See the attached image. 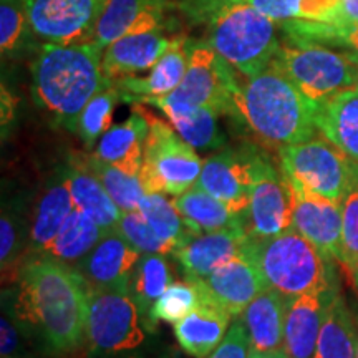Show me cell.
<instances>
[{
    "instance_id": "41",
    "label": "cell",
    "mask_w": 358,
    "mask_h": 358,
    "mask_svg": "<svg viewBox=\"0 0 358 358\" xmlns=\"http://www.w3.org/2000/svg\"><path fill=\"white\" fill-rule=\"evenodd\" d=\"M116 232L127 239L134 249L140 250L141 254H159V256H166V254H173L176 250V245L169 241L161 239L156 232L151 229L150 224L146 219L141 216L140 211L133 213H123L122 219H120L118 226H116Z\"/></svg>"
},
{
    "instance_id": "15",
    "label": "cell",
    "mask_w": 358,
    "mask_h": 358,
    "mask_svg": "<svg viewBox=\"0 0 358 358\" xmlns=\"http://www.w3.org/2000/svg\"><path fill=\"white\" fill-rule=\"evenodd\" d=\"M194 284L201 299L221 307L232 319L239 317L259 294L268 289L259 267L245 252Z\"/></svg>"
},
{
    "instance_id": "22",
    "label": "cell",
    "mask_w": 358,
    "mask_h": 358,
    "mask_svg": "<svg viewBox=\"0 0 358 358\" xmlns=\"http://www.w3.org/2000/svg\"><path fill=\"white\" fill-rule=\"evenodd\" d=\"M65 166L75 209L92 217L105 232L116 231L123 211L110 198L105 186L88 166L87 155H70Z\"/></svg>"
},
{
    "instance_id": "37",
    "label": "cell",
    "mask_w": 358,
    "mask_h": 358,
    "mask_svg": "<svg viewBox=\"0 0 358 358\" xmlns=\"http://www.w3.org/2000/svg\"><path fill=\"white\" fill-rule=\"evenodd\" d=\"M122 101V93L116 88L115 82L103 88L101 92H98L88 101L77 127V134L83 141V145L87 146V150L96 146L103 134L111 128L113 113Z\"/></svg>"
},
{
    "instance_id": "7",
    "label": "cell",
    "mask_w": 358,
    "mask_h": 358,
    "mask_svg": "<svg viewBox=\"0 0 358 358\" xmlns=\"http://www.w3.org/2000/svg\"><path fill=\"white\" fill-rule=\"evenodd\" d=\"M145 115L150 131L143 155L141 182L146 194L163 192L176 198L196 186L204 163L171 124L148 111Z\"/></svg>"
},
{
    "instance_id": "12",
    "label": "cell",
    "mask_w": 358,
    "mask_h": 358,
    "mask_svg": "<svg viewBox=\"0 0 358 358\" xmlns=\"http://www.w3.org/2000/svg\"><path fill=\"white\" fill-rule=\"evenodd\" d=\"M108 0H25L27 17L40 43L82 45L93 42Z\"/></svg>"
},
{
    "instance_id": "50",
    "label": "cell",
    "mask_w": 358,
    "mask_h": 358,
    "mask_svg": "<svg viewBox=\"0 0 358 358\" xmlns=\"http://www.w3.org/2000/svg\"><path fill=\"white\" fill-rule=\"evenodd\" d=\"M357 358H358V347H357Z\"/></svg>"
},
{
    "instance_id": "18",
    "label": "cell",
    "mask_w": 358,
    "mask_h": 358,
    "mask_svg": "<svg viewBox=\"0 0 358 358\" xmlns=\"http://www.w3.org/2000/svg\"><path fill=\"white\" fill-rule=\"evenodd\" d=\"M168 0H108L93 43L105 50L124 35L163 32Z\"/></svg>"
},
{
    "instance_id": "27",
    "label": "cell",
    "mask_w": 358,
    "mask_h": 358,
    "mask_svg": "<svg viewBox=\"0 0 358 358\" xmlns=\"http://www.w3.org/2000/svg\"><path fill=\"white\" fill-rule=\"evenodd\" d=\"M231 319L221 307L201 299L194 310L174 324V337L187 355L208 358L226 337Z\"/></svg>"
},
{
    "instance_id": "33",
    "label": "cell",
    "mask_w": 358,
    "mask_h": 358,
    "mask_svg": "<svg viewBox=\"0 0 358 358\" xmlns=\"http://www.w3.org/2000/svg\"><path fill=\"white\" fill-rule=\"evenodd\" d=\"M138 211L161 239L173 243L176 249L191 241L192 237L201 236L187 224L186 219L174 208L173 201H169L163 192L146 194Z\"/></svg>"
},
{
    "instance_id": "29",
    "label": "cell",
    "mask_w": 358,
    "mask_h": 358,
    "mask_svg": "<svg viewBox=\"0 0 358 358\" xmlns=\"http://www.w3.org/2000/svg\"><path fill=\"white\" fill-rule=\"evenodd\" d=\"M174 208L198 234L227 229H244V217L232 213L222 201L198 186H192L173 199ZM245 231V229H244Z\"/></svg>"
},
{
    "instance_id": "10",
    "label": "cell",
    "mask_w": 358,
    "mask_h": 358,
    "mask_svg": "<svg viewBox=\"0 0 358 358\" xmlns=\"http://www.w3.org/2000/svg\"><path fill=\"white\" fill-rule=\"evenodd\" d=\"M237 71L227 65L206 40L189 42L187 69L179 87L164 98L169 101L204 106L219 115H237L234 90Z\"/></svg>"
},
{
    "instance_id": "48",
    "label": "cell",
    "mask_w": 358,
    "mask_h": 358,
    "mask_svg": "<svg viewBox=\"0 0 358 358\" xmlns=\"http://www.w3.org/2000/svg\"><path fill=\"white\" fill-rule=\"evenodd\" d=\"M353 279H355L357 285H358V266H357V268H355V272H353Z\"/></svg>"
},
{
    "instance_id": "23",
    "label": "cell",
    "mask_w": 358,
    "mask_h": 358,
    "mask_svg": "<svg viewBox=\"0 0 358 358\" xmlns=\"http://www.w3.org/2000/svg\"><path fill=\"white\" fill-rule=\"evenodd\" d=\"M148 131L150 124L145 110L134 103L129 118L120 124H113L103 134L96 143L93 155L105 163L123 168L124 171L140 174Z\"/></svg>"
},
{
    "instance_id": "6",
    "label": "cell",
    "mask_w": 358,
    "mask_h": 358,
    "mask_svg": "<svg viewBox=\"0 0 358 358\" xmlns=\"http://www.w3.org/2000/svg\"><path fill=\"white\" fill-rule=\"evenodd\" d=\"M271 65L315 106L343 90L357 87L355 53L335 52L325 45L280 43Z\"/></svg>"
},
{
    "instance_id": "1",
    "label": "cell",
    "mask_w": 358,
    "mask_h": 358,
    "mask_svg": "<svg viewBox=\"0 0 358 358\" xmlns=\"http://www.w3.org/2000/svg\"><path fill=\"white\" fill-rule=\"evenodd\" d=\"M88 287L71 266L43 256H30L19 277L13 312L17 320L38 332L55 355L83 345Z\"/></svg>"
},
{
    "instance_id": "9",
    "label": "cell",
    "mask_w": 358,
    "mask_h": 358,
    "mask_svg": "<svg viewBox=\"0 0 358 358\" xmlns=\"http://www.w3.org/2000/svg\"><path fill=\"white\" fill-rule=\"evenodd\" d=\"M279 166L285 176L340 203L350 181L353 159L325 138L279 148Z\"/></svg>"
},
{
    "instance_id": "14",
    "label": "cell",
    "mask_w": 358,
    "mask_h": 358,
    "mask_svg": "<svg viewBox=\"0 0 358 358\" xmlns=\"http://www.w3.org/2000/svg\"><path fill=\"white\" fill-rule=\"evenodd\" d=\"M289 179V178H287ZM294 194L292 227L319 249L327 261L340 262L342 256V208L340 203L317 194L289 179Z\"/></svg>"
},
{
    "instance_id": "8",
    "label": "cell",
    "mask_w": 358,
    "mask_h": 358,
    "mask_svg": "<svg viewBox=\"0 0 358 358\" xmlns=\"http://www.w3.org/2000/svg\"><path fill=\"white\" fill-rule=\"evenodd\" d=\"M141 315L131 295L116 289H88L85 338L98 353L128 352L145 342Z\"/></svg>"
},
{
    "instance_id": "49",
    "label": "cell",
    "mask_w": 358,
    "mask_h": 358,
    "mask_svg": "<svg viewBox=\"0 0 358 358\" xmlns=\"http://www.w3.org/2000/svg\"><path fill=\"white\" fill-rule=\"evenodd\" d=\"M357 69H358V55H357ZM357 88H358V71H357Z\"/></svg>"
},
{
    "instance_id": "30",
    "label": "cell",
    "mask_w": 358,
    "mask_h": 358,
    "mask_svg": "<svg viewBox=\"0 0 358 358\" xmlns=\"http://www.w3.org/2000/svg\"><path fill=\"white\" fill-rule=\"evenodd\" d=\"M358 334L345 299L335 292L327 306L313 358H357Z\"/></svg>"
},
{
    "instance_id": "17",
    "label": "cell",
    "mask_w": 358,
    "mask_h": 358,
    "mask_svg": "<svg viewBox=\"0 0 358 358\" xmlns=\"http://www.w3.org/2000/svg\"><path fill=\"white\" fill-rule=\"evenodd\" d=\"M249 241L250 237L244 229L208 232L179 245L173 256L181 267L185 280L196 282L226 266L232 259L243 256Z\"/></svg>"
},
{
    "instance_id": "42",
    "label": "cell",
    "mask_w": 358,
    "mask_h": 358,
    "mask_svg": "<svg viewBox=\"0 0 358 358\" xmlns=\"http://www.w3.org/2000/svg\"><path fill=\"white\" fill-rule=\"evenodd\" d=\"M250 342L244 322L236 319L227 330L226 337L208 358H249Z\"/></svg>"
},
{
    "instance_id": "21",
    "label": "cell",
    "mask_w": 358,
    "mask_h": 358,
    "mask_svg": "<svg viewBox=\"0 0 358 358\" xmlns=\"http://www.w3.org/2000/svg\"><path fill=\"white\" fill-rule=\"evenodd\" d=\"M189 42L186 37L173 38L169 50L159 58V62L145 78L124 77L115 80L116 88L122 93V100L127 103H141L146 98L166 96L179 87L185 78L189 55Z\"/></svg>"
},
{
    "instance_id": "13",
    "label": "cell",
    "mask_w": 358,
    "mask_h": 358,
    "mask_svg": "<svg viewBox=\"0 0 358 358\" xmlns=\"http://www.w3.org/2000/svg\"><path fill=\"white\" fill-rule=\"evenodd\" d=\"M257 150L259 146L252 143L217 150L204 161L196 186L222 201L232 213L244 217L252 192Z\"/></svg>"
},
{
    "instance_id": "3",
    "label": "cell",
    "mask_w": 358,
    "mask_h": 358,
    "mask_svg": "<svg viewBox=\"0 0 358 358\" xmlns=\"http://www.w3.org/2000/svg\"><path fill=\"white\" fill-rule=\"evenodd\" d=\"M234 105L237 116L256 136L277 150L308 141L319 131L315 127L317 106L272 65L254 77L239 75Z\"/></svg>"
},
{
    "instance_id": "34",
    "label": "cell",
    "mask_w": 358,
    "mask_h": 358,
    "mask_svg": "<svg viewBox=\"0 0 358 358\" xmlns=\"http://www.w3.org/2000/svg\"><path fill=\"white\" fill-rule=\"evenodd\" d=\"M279 27L284 30L290 42L319 43L325 47H343L348 52L358 55V24L350 22H306L289 20L282 22Z\"/></svg>"
},
{
    "instance_id": "38",
    "label": "cell",
    "mask_w": 358,
    "mask_h": 358,
    "mask_svg": "<svg viewBox=\"0 0 358 358\" xmlns=\"http://www.w3.org/2000/svg\"><path fill=\"white\" fill-rule=\"evenodd\" d=\"M199 303L201 295L194 282H174L151 307L146 330L153 332L158 322L176 324V322L185 319L187 313L194 310Z\"/></svg>"
},
{
    "instance_id": "2",
    "label": "cell",
    "mask_w": 358,
    "mask_h": 358,
    "mask_svg": "<svg viewBox=\"0 0 358 358\" xmlns=\"http://www.w3.org/2000/svg\"><path fill=\"white\" fill-rule=\"evenodd\" d=\"M103 50L93 42L82 45L40 43L30 66L32 96L38 108L77 133L88 101L113 83L101 69Z\"/></svg>"
},
{
    "instance_id": "28",
    "label": "cell",
    "mask_w": 358,
    "mask_h": 358,
    "mask_svg": "<svg viewBox=\"0 0 358 358\" xmlns=\"http://www.w3.org/2000/svg\"><path fill=\"white\" fill-rule=\"evenodd\" d=\"M315 127L325 140L358 163V88H348L315 108Z\"/></svg>"
},
{
    "instance_id": "39",
    "label": "cell",
    "mask_w": 358,
    "mask_h": 358,
    "mask_svg": "<svg viewBox=\"0 0 358 358\" xmlns=\"http://www.w3.org/2000/svg\"><path fill=\"white\" fill-rule=\"evenodd\" d=\"M342 208V256L340 266L353 277L358 266V163L353 161L350 181L340 201Z\"/></svg>"
},
{
    "instance_id": "4",
    "label": "cell",
    "mask_w": 358,
    "mask_h": 358,
    "mask_svg": "<svg viewBox=\"0 0 358 358\" xmlns=\"http://www.w3.org/2000/svg\"><path fill=\"white\" fill-rule=\"evenodd\" d=\"M206 24V42L243 77H254L271 66L280 47L279 24L248 0H224Z\"/></svg>"
},
{
    "instance_id": "19",
    "label": "cell",
    "mask_w": 358,
    "mask_h": 358,
    "mask_svg": "<svg viewBox=\"0 0 358 358\" xmlns=\"http://www.w3.org/2000/svg\"><path fill=\"white\" fill-rule=\"evenodd\" d=\"M75 211L66 176V166H60L47 179L34 204L29 226V257L40 256L55 239L66 217Z\"/></svg>"
},
{
    "instance_id": "44",
    "label": "cell",
    "mask_w": 358,
    "mask_h": 358,
    "mask_svg": "<svg viewBox=\"0 0 358 358\" xmlns=\"http://www.w3.org/2000/svg\"><path fill=\"white\" fill-rule=\"evenodd\" d=\"M20 329L13 324L12 317L3 313L0 320V353L2 358H19L20 352Z\"/></svg>"
},
{
    "instance_id": "32",
    "label": "cell",
    "mask_w": 358,
    "mask_h": 358,
    "mask_svg": "<svg viewBox=\"0 0 358 358\" xmlns=\"http://www.w3.org/2000/svg\"><path fill=\"white\" fill-rule=\"evenodd\" d=\"M171 280L169 264L159 254H146L134 267L131 280H129V295L136 303L145 329H148L151 307L171 285Z\"/></svg>"
},
{
    "instance_id": "26",
    "label": "cell",
    "mask_w": 358,
    "mask_h": 358,
    "mask_svg": "<svg viewBox=\"0 0 358 358\" xmlns=\"http://www.w3.org/2000/svg\"><path fill=\"white\" fill-rule=\"evenodd\" d=\"M289 301L279 290L268 287L245 307L241 320L249 334L250 352H274L282 348Z\"/></svg>"
},
{
    "instance_id": "20",
    "label": "cell",
    "mask_w": 358,
    "mask_h": 358,
    "mask_svg": "<svg viewBox=\"0 0 358 358\" xmlns=\"http://www.w3.org/2000/svg\"><path fill=\"white\" fill-rule=\"evenodd\" d=\"M171 43L173 38H168L163 32L124 35L103 50V73L111 82L136 77L140 71L153 69Z\"/></svg>"
},
{
    "instance_id": "16",
    "label": "cell",
    "mask_w": 358,
    "mask_h": 358,
    "mask_svg": "<svg viewBox=\"0 0 358 358\" xmlns=\"http://www.w3.org/2000/svg\"><path fill=\"white\" fill-rule=\"evenodd\" d=\"M140 254V250L113 231L105 234L73 268L90 290L116 289L129 292V280L141 259Z\"/></svg>"
},
{
    "instance_id": "40",
    "label": "cell",
    "mask_w": 358,
    "mask_h": 358,
    "mask_svg": "<svg viewBox=\"0 0 358 358\" xmlns=\"http://www.w3.org/2000/svg\"><path fill=\"white\" fill-rule=\"evenodd\" d=\"M24 245V221L10 208H3L0 217V261H2L3 282L19 280L24 262L22 257Z\"/></svg>"
},
{
    "instance_id": "11",
    "label": "cell",
    "mask_w": 358,
    "mask_h": 358,
    "mask_svg": "<svg viewBox=\"0 0 358 358\" xmlns=\"http://www.w3.org/2000/svg\"><path fill=\"white\" fill-rule=\"evenodd\" d=\"M294 194L280 166L259 146L254 159L250 203L244 213V229L250 239H267L292 229Z\"/></svg>"
},
{
    "instance_id": "46",
    "label": "cell",
    "mask_w": 358,
    "mask_h": 358,
    "mask_svg": "<svg viewBox=\"0 0 358 358\" xmlns=\"http://www.w3.org/2000/svg\"><path fill=\"white\" fill-rule=\"evenodd\" d=\"M343 22L358 24V0H343Z\"/></svg>"
},
{
    "instance_id": "35",
    "label": "cell",
    "mask_w": 358,
    "mask_h": 358,
    "mask_svg": "<svg viewBox=\"0 0 358 358\" xmlns=\"http://www.w3.org/2000/svg\"><path fill=\"white\" fill-rule=\"evenodd\" d=\"M87 161L92 171L105 186L110 198L123 213H133L140 209L141 201L146 196L140 174L128 173L123 168L105 163V161L98 159L95 155L87 156Z\"/></svg>"
},
{
    "instance_id": "43",
    "label": "cell",
    "mask_w": 358,
    "mask_h": 358,
    "mask_svg": "<svg viewBox=\"0 0 358 358\" xmlns=\"http://www.w3.org/2000/svg\"><path fill=\"white\" fill-rule=\"evenodd\" d=\"M248 2L268 19L282 24V22L299 19L302 0H248Z\"/></svg>"
},
{
    "instance_id": "24",
    "label": "cell",
    "mask_w": 358,
    "mask_h": 358,
    "mask_svg": "<svg viewBox=\"0 0 358 358\" xmlns=\"http://www.w3.org/2000/svg\"><path fill=\"white\" fill-rule=\"evenodd\" d=\"M335 292L303 294L290 299L285 315V352L290 358H313L322 322Z\"/></svg>"
},
{
    "instance_id": "5",
    "label": "cell",
    "mask_w": 358,
    "mask_h": 358,
    "mask_svg": "<svg viewBox=\"0 0 358 358\" xmlns=\"http://www.w3.org/2000/svg\"><path fill=\"white\" fill-rule=\"evenodd\" d=\"M245 254L268 287L287 299L332 292V264L294 227L267 239H250Z\"/></svg>"
},
{
    "instance_id": "36",
    "label": "cell",
    "mask_w": 358,
    "mask_h": 358,
    "mask_svg": "<svg viewBox=\"0 0 358 358\" xmlns=\"http://www.w3.org/2000/svg\"><path fill=\"white\" fill-rule=\"evenodd\" d=\"M35 40L27 17L25 0H0V50L2 58H20Z\"/></svg>"
},
{
    "instance_id": "45",
    "label": "cell",
    "mask_w": 358,
    "mask_h": 358,
    "mask_svg": "<svg viewBox=\"0 0 358 358\" xmlns=\"http://www.w3.org/2000/svg\"><path fill=\"white\" fill-rule=\"evenodd\" d=\"M222 2L224 0H182L179 7L191 20L206 24V20L214 12V8Z\"/></svg>"
},
{
    "instance_id": "31",
    "label": "cell",
    "mask_w": 358,
    "mask_h": 358,
    "mask_svg": "<svg viewBox=\"0 0 358 358\" xmlns=\"http://www.w3.org/2000/svg\"><path fill=\"white\" fill-rule=\"evenodd\" d=\"M105 234L108 232L103 231L92 217L75 209L66 217L55 239L43 249L40 256L73 267L100 243Z\"/></svg>"
},
{
    "instance_id": "25",
    "label": "cell",
    "mask_w": 358,
    "mask_h": 358,
    "mask_svg": "<svg viewBox=\"0 0 358 358\" xmlns=\"http://www.w3.org/2000/svg\"><path fill=\"white\" fill-rule=\"evenodd\" d=\"M141 103L155 105L163 111L179 136L194 150L214 151L226 146V134L219 129L217 115L213 110L187 105V103L169 101L164 96L146 98Z\"/></svg>"
},
{
    "instance_id": "47",
    "label": "cell",
    "mask_w": 358,
    "mask_h": 358,
    "mask_svg": "<svg viewBox=\"0 0 358 358\" xmlns=\"http://www.w3.org/2000/svg\"><path fill=\"white\" fill-rule=\"evenodd\" d=\"M249 358H290L289 353L285 352V348H279L274 352H250Z\"/></svg>"
}]
</instances>
